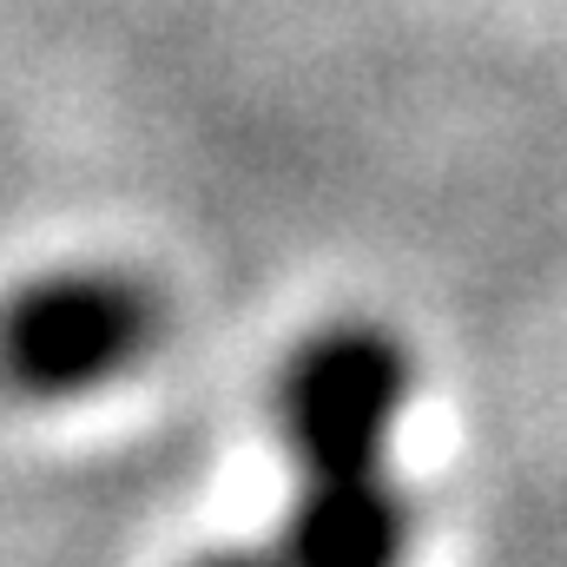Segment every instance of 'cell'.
I'll use <instances>...</instances> for the list:
<instances>
[{
	"label": "cell",
	"mask_w": 567,
	"mask_h": 567,
	"mask_svg": "<svg viewBox=\"0 0 567 567\" xmlns=\"http://www.w3.org/2000/svg\"><path fill=\"white\" fill-rule=\"evenodd\" d=\"M410 390V350L377 323H337L290 357L278 429L297 455V502L271 542L290 567L410 561L416 508L396 482V423Z\"/></svg>",
	"instance_id": "6da1fadb"
},
{
	"label": "cell",
	"mask_w": 567,
	"mask_h": 567,
	"mask_svg": "<svg viewBox=\"0 0 567 567\" xmlns=\"http://www.w3.org/2000/svg\"><path fill=\"white\" fill-rule=\"evenodd\" d=\"M158 343V297L126 271H60L0 310V383L27 403H73L120 383Z\"/></svg>",
	"instance_id": "7a4b0ae2"
},
{
	"label": "cell",
	"mask_w": 567,
	"mask_h": 567,
	"mask_svg": "<svg viewBox=\"0 0 567 567\" xmlns=\"http://www.w3.org/2000/svg\"><path fill=\"white\" fill-rule=\"evenodd\" d=\"M192 567H290L278 555V548H218V555H205V561H192Z\"/></svg>",
	"instance_id": "3957f363"
}]
</instances>
